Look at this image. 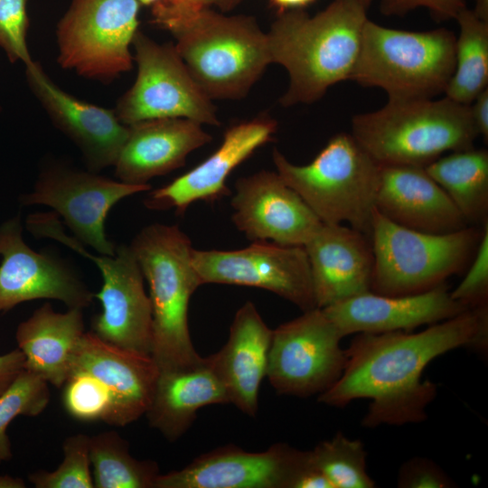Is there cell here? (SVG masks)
<instances>
[{"instance_id":"f546056e","label":"cell","mask_w":488,"mask_h":488,"mask_svg":"<svg viewBox=\"0 0 488 488\" xmlns=\"http://www.w3.org/2000/svg\"><path fill=\"white\" fill-rule=\"evenodd\" d=\"M89 459L96 488H155L159 467L132 456L128 442L117 431L89 436Z\"/></svg>"},{"instance_id":"ee69618b","label":"cell","mask_w":488,"mask_h":488,"mask_svg":"<svg viewBox=\"0 0 488 488\" xmlns=\"http://www.w3.org/2000/svg\"><path fill=\"white\" fill-rule=\"evenodd\" d=\"M474 14L481 21L488 23V0H475Z\"/></svg>"},{"instance_id":"7a4b0ae2","label":"cell","mask_w":488,"mask_h":488,"mask_svg":"<svg viewBox=\"0 0 488 488\" xmlns=\"http://www.w3.org/2000/svg\"><path fill=\"white\" fill-rule=\"evenodd\" d=\"M367 10L359 0H333L314 16L304 10L278 14L267 36L271 63L289 76L282 106L314 103L334 84L350 80Z\"/></svg>"},{"instance_id":"f6af8a7d","label":"cell","mask_w":488,"mask_h":488,"mask_svg":"<svg viewBox=\"0 0 488 488\" xmlns=\"http://www.w3.org/2000/svg\"><path fill=\"white\" fill-rule=\"evenodd\" d=\"M139 5H145V6H154L156 4L162 2L163 0H136Z\"/></svg>"},{"instance_id":"4fadbf2b","label":"cell","mask_w":488,"mask_h":488,"mask_svg":"<svg viewBox=\"0 0 488 488\" xmlns=\"http://www.w3.org/2000/svg\"><path fill=\"white\" fill-rule=\"evenodd\" d=\"M151 189L149 183L130 184L60 163L46 165L23 205H45L62 218L74 237L99 254L112 256L117 246L108 239L105 221L122 199Z\"/></svg>"},{"instance_id":"30bf717a","label":"cell","mask_w":488,"mask_h":488,"mask_svg":"<svg viewBox=\"0 0 488 488\" xmlns=\"http://www.w3.org/2000/svg\"><path fill=\"white\" fill-rule=\"evenodd\" d=\"M139 5L136 0H72L57 25L58 63L104 84L130 70Z\"/></svg>"},{"instance_id":"52a82bcc","label":"cell","mask_w":488,"mask_h":488,"mask_svg":"<svg viewBox=\"0 0 488 488\" xmlns=\"http://www.w3.org/2000/svg\"><path fill=\"white\" fill-rule=\"evenodd\" d=\"M455 38L446 28L404 31L368 19L350 80L382 89L390 100L445 94L455 69Z\"/></svg>"},{"instance_id":"7c38bea8","label":"cell","mask_w":488,"mask_h":488,"mask_svg":"<svg viewBox=\"0 0 488 488\" xmlns=\"http://www.w3.org/2000/svg\"><path fill=\"white\" fill-rule=\"evenodd\" d=\"M343 338L322 308L305 311L272 332L266 377L278 394L320 395L341 377Z\"/></svg>"},{"instance_id":"8992f818","label":"cell","mask_w":488,"mask_h":488,"mask_svg":"<svg viewBox=\"0 0 488 488\" xmlns=\"http://www.w3.org/2000/svg\"><path fill=\"white\" fill-rule=\"evenodd\" d=\"M277 173L324 224H343L371 236L381 165L352 134L338 133L307 164L275 149Z\"/></svg>"},{"instance_id":"83f0119b","label":"cell","mask_w":488,"mask_h":488,"mask_svg":"<svg viewBox=\"0 0 488 488\" xmlns=\"http://www.w3.org/2000/svg\"><path fill=\"white\" fill-rule=\"evenodd\" d=\"M469 226L488 223V151L471 148L446 154L425 167Z\"/></svg>"},{"instance_id":"8fae6325","label":"cell","mask_w":488,"mask_h":488,"mask_svg":"<svg viewBox=\"0 0 488 488\" xmlns=\"http://www.w3.org/2000/svg\"><path fill=\"white\" fill-rule=\"evenodd\" d=\"M132 46L136 79L114 108L124 125L169 117L220 125L212 100L193 80L173 42L158 43L138 30Z\"/></svg>"},{"instance_id":"4316f807","label":"cell","mask_w":488,"mask_h":488,"mask_svg":"<svg viewBox=\"0 0 488 488\" xmlns=\"http://www.w3.org/2000/svg\"><path fill=\"white\" fill-rule=\"evenodd\" d=\"M83 310L56 312L45 303L21 322L15 331L24 369L61 389L70 368L76 346L85 333Z\"/></svg>"},{"instance_id":"d590c367","label":"cell","mask_w":488,"mask_h":488,"mask_svg":"<svg viewBox=\"0 0 488 488\" xmlns=\"http://www.w3.org/2000/svg\"><path fill=\"white\" fill-rule=\"evenodd\" d=\"M450 294L468 309L488 306V223L465 276Z\"/></svg>"},{"instance_id":"d6986e66","label":"cell","mask_w":488,"mask_h":488,"mask_svg":"<svg viewBox=\"0 0 488 488\" xmlns=\"http://www.w3.org/2000/svg\"><path fill=\"white\" fill-rule=\"evenodd\" d=\"M277 127L276 120L267 115L231 126L216 151L170 183L149 192L145 206L155 211L174 209L177 215H183L195 202H212L227 196L228 176L258 147L271 141Z\"/></svg>"},{"instance_id":"60d3db41","label":"cell","mask_w":488,"mask_h":488,"mask_svg":"<svg viewBox=\"0 0 488 488\" xmlns=\"http://www.w3.org/2000/svg\"><path fill=\"white\" fill-rule=\"evenodd\" d=\"M472 119L478 136L488 141V89L483 90L470 104Z\"/></svg>"},{"instance_id":"d4e9b609","label":"cell","mask_w":488,"mask_h":488,"mask_svg":"<svg viewBox=\"0 0 488 488\" xmlns=\"http://www.w3.org/2000/svg\"><path fill=\"white\" fill-rule=\"evenodd\" d=\"M272 332L255 305L248 301L236 312L226 343L208 356L227 390L230 403L249 417L258 413Z\"/></svg>"},{"instance_id":"277c9868","label":"cell","mask_w":488,"mask_h":488,"mask_svg":"<svg viewBox=\"0 0 488 488\" xmlns=\"http://www.w3.org/2000/svg\"><path fill=\"white\" fill-rule=\"evenodd\" d=\"M129 246L149 286L151 356L158 370L199 363L203 357L192 343L188 307L202 282L192 264L190 239L177 225L153 223L142 229Z\"/></svg>"},{"instance_id":"bcb514c9","label":"cell","mask_w":488,"mask_h":488,"mask_svg":"<svg viewBox=\"0 0 488 488\" xmlns=\"http://www.w3.org/2000/svg\"><path fill=\"white\" fill-rule=\"evenodd\" d=\"M359 1L368 8H369L371 3L372 2V0H359Z\"/></svg>"},{"instance_id":"5bb4252c","label":"cell","mask_w":488,"mask_h":488,"mask_svg":"<svg viewBox=\"0 0 488 488\" xmlns=\"http://www.w3.org/2000/svg\"><path fill=\"white\" fill-rule=\"evenodd\" d=\"M192 260L202 285L262 288L303 312L316 308L309 261L302 246L256 241L236 250L193 249Z\"/></svg>"},{"instance_id":"ac0fdd59","label":"cell","mask_w":488,"mask_h":488,"mask_svg":"<svg viewBox=\"0 0 488 488\" xmlns=\"http://www.w3.org/2000/svg\"><path fill=\"white\" fill-rule=\"evenodd\" d=\"M27 84L49 118L81 153L90 172L114 166L128 134L114 109L83 101L62 89L33 61L25 66Z\"/></svg>"},{"instance_id":"7402d4cb","label":"cell","mask_w":488,"mask_h":488,"mask_svg":"<svg viewBox=\"0 0 488 488\" xmlns=\"http://www.w3.org/2000/svg\"><path fill=\"white\" fill-rule=\"evenodd\" d=\"M304 248L316 307L371 291L374 256L366 234L343 224L323 223Z\"/></svg>"},{"instance_id":"f35d334b","label":"cell","mask_w":488,"mask_h":488,"mask_svg":"<svg viewBox=\"0 0 488 488\" xmlns=\"http://www.w3.org/2000/svg\"><path fill=\"white\" fill-rule=\"evenodd\" d=\"M240 0H163L152 6V16L178 11L211 8L216 6L223 11L231 9Z\"/></svg>"},{"instance_id":"ab89813d","label":"cell","mask_w":488,"mask_h":488,"mask_svg":"<svg viewBox=\"0 0 488 488\" xmlns=\"http://www.w3.org/2000/svg\"><path fill=\"white\" fill-rule=\"evenodd\" d=\"M24 370V356L18 349L0 354V395Z\"/></svg>"},{"instance_id":"74e56055","label":"cell","mask_w":488,"mask_h":488,"mask_svg":"<svg viewBox=\"0 0 488 488\" xmlns=\"http://www.w3.org/2000/svg\"><path fill=\"white\" fill-rule=\"evenodd\" d=\"M418 7L429 10L439 21L455 19L465 7V0H380V11L388 16H403Z\"/></svg>"},{"instance_id":"8d00e7d4","label":"cell","mask_w":488,"mask_h":488,"mask_svg":"<svg viewBox=\"0 0 488 488\" xmlns=\"http://www.w3.org/2000/svg\"><path fill=\"white\" fill-rule=\"evenodd\" d=\"M398 486L402 488H447L455 483L433 461L414 457L402 465L399 472Z\"/></svg>"},{"instance_id":"6da1fadb","label":"cell","mask_w":488,"mask_h":488,"mask_svg":"<svg viewBox=\"0 0 488 488\" xmlns=\"http://www.w3.org/2000/svg\"><path fill=\"white\" fill-rule=\"evenodd\" d=\"M487 340L488 306L468 309L419 333H357L345 350L341 377L318 395V401L343 408L354 399H370L364 427L420 423L437 391L435 383L422 380L425 368L459 347L484 352Z\"/></svg>"},{"instance_id":"ffe728a7","label":"cell","mask_w":488,"mask_h":488,"mask_svg":"<svg viewBox=\"0 0 488 488\" xmlns=\"http://www.w3.org/2000/svg\"><path fill=\"white\" fill-rule=\"evenodd\" d=\"M72 369L89 372L108 389L113 405L108 425L115 427H126L145 414L159 374L151 355L108 343L91 331L79 341Z\"/></svg>"},{"instance_id":"9c48e42d","label":"cell","mask_w":488,"mask_h":488,"mask_svg":"<svg viewBox=\"0 0 488 488\" xmlns=\"http://www.w3.org/2000/svg\"><path fill=\"white\" fill-rule=\"evenodd\" d=\"M26 228L35 238L52 239L70 248L99 269L103 283L94 298L99 300L102 310L92 319L91 332L113 345L151 355L152 306L130 246H117L112 256L95 255L66 234L54 211L30 214Z\"/></svg>"},{"instance_id":"484cf974","label":"cell","mask_w":488,"mask_h":488,"mask_svg":"<svg viewBox=\"0 0 488 488\" xmlns=\"http://www.w3.org/2000/svg\"><path fill=\"white\" fill-rule=\"evenodd\" d=\"M228 403L227 390L205 357L190 367L159 371L145 415L151 427L174 442L190 428L200 408Z\"/></svg>"},{"instance_id":"cb8c5ba5","label":"cell","mask_w":488,"mask_h":488,"mask_svg":"<svg viewBox=\"0 0 488 488\" xmlns=\"http://www.w3.org/2000/svg\"><path fill=\"white\" fill-rule=\"evenodd\" d=\"M211 141L202 124L188 118H157L130 125L114 164L115 175L127 183L146 184L182 167L189 154Z\"/></svg>"},{"instance_id":"5b68a950","label":"cell","mask_w":488,"mask_h":488,"mask_svg":"<svg viewBox=\"0 0 488 488\" xmlns=\"http://www.w3.org/2000/svg\"><path fill=\"white\" fill-rule=\"evenodd\" d=\"M352 136L380 165L426 167L446 153L474 146L470 105L444 97L390 100L355 115Z\"/></svg>"},{"instance_id":"ba28073f","label":"cell","mask_w":488,"mask_h":488,"mask_svg":"<svg viewBox=\"0 0 488 488\" xmlns=\"http://www.w3.org/2000/svg\"><path fill=\"white\" fill-rule=\"evenodd\" d=\"M483 228L427 233L398 225L374 210L370 236L374 256L371 291L407 296L446 284L468 267Z\"/></svg>"},{"instance_id":"1f68e13d","label":"cell","mask_w":488,"mask_h":488,"mask_svg":"<svg viewBox=\"0 0 488 488\" xmlns=\"http://www.w3.org/2000/svg\"><path fill=\"white\" fill-rule=\"evenodd\" d=\"M49 383L23 370L0 395V464L13 456L7 427L18 416L35 417L48 407Z\"/></svg>"},{"instance_id":"7bdbcfd3","label":"cell","mask_w":488,"mask_h":488,"mask_svg":"<svg viewBox=\"0 0 488 488\" xmlns=\"http://www.w3.org/2000/svg\"><path fill=\"white\" fill-rule=\"evenodd\" d=\"M25 483L22 478L8 474L0 475V488H24Z\"/></svg>"},{"instance_id":"e0dca14e","label":"cell","mask_w":488,"mask_h":488,"mask_svg":"<svg viewBox=\"0 0 488 488\" xmlns=\"http://www.w3.org/2000/svg\"><path fill=\"white\" fill-rule=\"evenodd\" d=\"M231 206L234 225L253 242L304 247L323 224L277 172L239 178Z\"/></svg>"},{"instance_id":"3957f363","label":"cell","mask_w":488,"mask_h":488,"mask_svg":"<svg viewBox=\"0 0 488 488\" xmlns=\"http://www.w3.org/2000/svg\"><path fill=\"white\" fill-rule=\"evenodd\" d=\"M168 31L180 57L212 99L244 98L271 63L267 36L256 21L200 8L152 16Z\"/></svg>"},{"instance_id":"2e32d148","label":"cell","mask_w":488,"mask_h":488,"mask_svg":"<svg viewBox=\"0 0 488 488\" xmlns=\"http://www.w3.org/2000/svg\"><path fill=\"white\" fill-rule=\"evenodd\" d=\"M308 451L277 443L263 452L227 445L202 454L180 470L159 474L155 488H291Z\"/></svg>"},{"instance_id":"f1b7e54d","label":"cell","mask_w":488,"mask_h":488,"mask_svg":"<svg viewBox=\"0 0 488 488\" xmlns=\"http://www.w3.org/2000/svg\"><path fill=\"white\" fill-rule=\"evenodd\" d=\"M455 69L445 97L470 105L488 84V23L479 20L472 10L463 8L455 19Z\"/></svg>"},{"instance_id":"836d02e7","label":"cell","mask_w":488,"mask_h":488,"mask_svg":"<svg viewBox=\"0 0 488 488\" xmlns=\"http://www.w3.org/2000/svg\"><path fill=\"white\" fill-rule=\"evenodd\" d=\"M63 459L52 472L36 471L28 479L36 488H94L90 472L89 436L79 433L62 444Z\"/></svg>"},{"instance_id":"d6a6232c","label":"cell","mask_w":488,"mask_h":488,"mask_svg":"<svg viewBox=\"0 0 488 488\" xmlns=\"http://www.w3.org/2000/svg\"><path fill=\"white\" fill-rule=\"evenodd\" d=\"M61 401L66 412L83 422L108 424L112 399L105 386L89 372L72 369L61 387Z\"/></svg>"},{"instance_id":"b9f144b4","label":"cell","mask_w":488,"mask_h":488,"mask_svg":"<svg viewBox=\"0 0 488 488\" xmlns=\"http://www.w3.org/2000/svg\"><path fill=\"white\" fill-rule=\"evenodd\" d=\"M315 1L316 0H269L270 5L277 10L278 14L287 11L303 10Z\"/></svg>"},{"instance_id":"4dcf8cb0","label":"cell","mask_w":488,"mask_h":488,"mask_svg":"<svg viewBox=\"0 0 488 488\" xmlns=\"http://www.w3.org/2000/svg\"><path fill=\"white\" fill-rule=\"evenodd\" d=\"M309 456L333 488L375 487V482L367 473V453L360 440L337 433L309 450Z\"/></svg>"},{"instance_id":"e575fe53","label":"cell","mask_w":488,"mask_h":488,"mask_svg":"<svg viewBox=\"0 0 488 488\" xmlns=\"http://www.w3.org/2000/svg\"><path fill=\"white\" fill-rule=\"evenodd\" d=\"M27 0H0V47L10 62L27 66L33 60L27 45Z\"/></svg>"},{"instance_id":"9a60e30c","label":"cell","mask_w":488,"mask_h":488,"mask_svg":"<svg viewBox=\"0 0 488 488\" xmlns=\"http://www.w3.org/2000/svg\"><path fill=\"white\" fill-rule=\"evenodd\" d=\"M20 216L0 225V313L36 299H53L84 309L94 294L61 258L37 252L23 239Z\"/></svg>"},{"instance_id":"44dd1931","label":"cell","mask_w":488,"mask_h":488,"mask_svg":"<svg viewBox=\"0 0 488 488\" xmlns=\"http://www.w3.org/2000/svg\"><path fill=\"white\" fill-rule=\"evenodd\" d=\"M322 309L343 337L361 333L410 332L468 310L451 296L446 284L407 296L369 291Z\"/></svg>"},{"instance_id":"603a6c76","label":"cell","mask_w":488,"mask_h":488,"mask_svg":"<svg viewBox=\"0 0 488 488\" xmlns=\"http://www.w3.org/2000/svg\"><path fill=\"white\" fill-rule=\"evenodd\" d=\"M375 210L402 227L448 233L469 226L425 167L381 165Z\"/></svg>"}]
</instances>
